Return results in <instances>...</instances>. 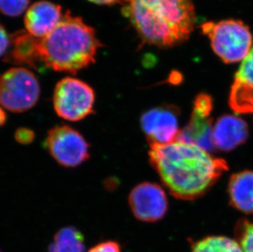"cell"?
Segmentation results:
<instances>
[{
  "label": "cell",
  "instance_id": "9c48e42d",
  "mask_svg": "<svg viewBox=\"0 0 253 252\" xmlns=\"http://www.w3.org/2000/svg\"><path fill=\"white\" fill-rule=\"evenodd\" d=\"M128 200L132 213L141 221H158L168 212V201L165 191L157 183H139L132 189Z\"/></svg>",
  "mask_w": 253,
  "mask_h": 252
},
{
  "label": "cell",
  "instance_id": "ffe728a7",
  "mask_svg": "<svg viewBox=\"0 0 253 252\" xmlns=\"http://www.w3.org/2000/svg\"><path fill=\"white\" fill-rule=\"evenodd\" d=\"M88 252H122V248L115 241H106L94 246Z\"/></svg>",
  "mask_w": 253,
  "mask_h": 252
},
{
  "label": "cell",
  "instance_id": "603a6c76",
  "mask_svg": "<svg viewBox=\"0 0 253 252\" xmlns=\"http://www.w3.org/2000/svg\"><path fill=\"white\" fill-rule=\"evenodd\" d=\"M6 121H7V115L2 107H0V127L5 124Z\"/></svg>",
  "mask_w": 253,
  "mask_h": 252
},
{
  "label": "cell",
  "instance_id": "4fadbf2b",
  "mask_svg": "<svg viewBox=\"0 0 253 252\" xmlns=\"http://www.w3.org/2000/svg\"><path fill=\"white\" fill-rule=\"evenodd\" d=\"M62 17L59 5L49 1H39L27 10L25 26L27 33L36 38H43L55 28Z\"/></svg>",
  "mask_w": 253,
  "mask_h": 252
},
{
  "label": "cell",
  "instance_id": "9a60e30c",
  "mask_svg": "<svg viewBox=\"0 0 253 252\" xmlns=\"http://www.w3.org/2000/svg\"><path fill=\"white\" fill-rule=\"evenodd\" d=\"M84 237L76 227H63L57 231L48 252H84Z\"/></svg>",
  "mask_w": 253,
  "mask_h": 252
},
{
  "label": "cell",
  "instance_id": "52a82bcc",
  "mask_svg": "<svg viewBox=\"0 0 253 252\" xmlns=\"http://www.w3.org/2000/svg\"><path fill=\"white\" fill-rule=\"evenodd\" d=\"M45 147L56 162L66 168L79 167L89 158V144L79 131L62 125L51 128Z\"/></svg>",
  "mask_w": 253,
  "mask_h": 252
},
{
  "label": "cell",
  "instance_id": "277c9868",
  "mask_svg": "<svg viewBox=\"0 0 253 252\" xmlns=\"http://www.w3.org/2000/svg\"><path fill=\"white\" fill-rule=\"evenodd\" d=\"M201 29L210 40L213 51L225 63L244 61L253 48V35L241 21L208 22L203 23Z\"/></svg>",
  "mask_w": 253,
  "mask_h": 252
},
{
  "label": "cell",
  "instance_id": "2e32d148",
  "mask_svg": "<svg viewBox=\"0 0 253 252\" xmlns=\"http://www.w3.org/2000/svg\"><path fill=\"white\" fill-rule=\"evenodd\" d=\"M192 252H243L236 240L224 236H209L195 242Z\"/></svg>",
  "mask_w": 253,
  "mask_h": 252
},
{
  "label": "cell",
  "instance_id": "44dd1931",
  "mask_svg": "<svg viewBox=\"0 0 253 252\" xmlns=\"http://www.w3.org/2000/svg\"><path fill=\"white\" fill-rule=\"evenodd\" d=\"M11 40L5 31L4 27L0 24V57L4 54L9 47Z\"/></svg>",
  "mask_w": 253,
  "mask_h": 252
},
{
  "label": "cell",
  "instance_id": "ba28073f",
  "mask_svg": "<svg viewBox=\"0 0 253 252\" xmlns=\"http://www.w3.org/2000/svg\"><path fill=\"white\" fill-rule=\"evenodd\" d=\"M179 115L178 107L168 105L153 107L141 116V128L150 147L167 145L178 139Z\"/></svg>",
  "mask_w": 253,
  "mask_h": 252
},
{
  "label": "cell",
  "instance_id": "5b68a950",
  "mask_svg": "<svg viewBox=\"0 0 253 252\" xmlns=\"http://www.w3.org/2000/svg\"><path fill=\"white\" fill-rule=\"evenodd\" d=\"M40 96L38 79L30 70L15 67L0 76V107L8 112H27L37 103Z\"/></svg>",
  "mask_w": 253,
  "mask_h": 252
},
{
  "label": "cell",
  "instance_id": "7402d4cb",
  "mask_svg": "<svg viewBox=\"0 0 253 252\" xmlns=\"http://www.w3.org/2000/svg\"><path fill=\"white\" fill-rule=\"evenodd\" d=\"M88 1L97 3V4L112 5L117 3V2H122L125 4L128 0H88Z\"/></svg>",
  "mask_w": 253,
  "mask_h": 252
},
{
  "label": "cell",
  "instance_id": "3957f363",
  "mask_svg": "<svg viewBox=\"0 0 253 252\" xmlns=\"http://www.w3.org/2000/svg\"><path fill=\"white\" fill-rule=\"evenodd\" d=\"M124 13L143 42L158 47L186 41L196 22L191 0H128Z\"/></svg>",
  "mask_w": 253,
  "mask_h": 252
},
{
  "label": "cell",
  "instance_id": "8fae6325",
  "mask_svg": "<svg viewBox=\"0 0 253 252\" xmlns=\"http://www.w3.org/2000/svg\"><path fill=\"white\" fill-rule=\"evenodd\" d=\"M229 105L237 114H253V48L234 76Z\"/></svg>",
  "mask_w": 253,
  "mask_h": 252
},
{
  "label": "cell",
  "instance_id": "cb8c5ba5",
  "mask_svg": "<svg viewBox=\"0 0 253 252\" xmlns=\"http://www.w3.org/2000/svg\"><path fill=\"white\" fill-rule=\"evenodd\" d=\"M0 252H1V251H0Z\"/></svg>",
  "mask_w": 253,
  "mask_h": 252
},
{
  "label": "cell",
  "instance_id": "8992f818",
  "mask_svg": "<svg viewBox=\"0 0 253 252\" xmlns=\"http://www.w3.org/2000/svg\"><path fill=\"white\" fill-rule=\"evenodd\" d=\"M95 93L79 79L66 77L56 84L53 107L58 117L68 122H80L93 112Z\"/></svg>",
  "mask_w": 253,
  "mask_h": 252
},
{
  "label": "cell",
  "instance_id": "6da1fadb",
  "mask_svg": "<svg viewBox=\"0 0 253 252\" xmlns=\"http://www.w3.org/2000/svg\"><path fill=\"white\" fill-rule=\"evenodd\" d=\"M12 45L8 62L76 74L95 62L102 44L91 26L67 12L43 38L21 31L12 36Z\"/></svg>",
  "mask_w": 253,
  "mask_h": 252
},
{
  "label": "cell",
  "instance_id": "7c38bea8",
  "mask_svg": "<svg viewBox=\"0 0 253 252\" xmlns=\"http://www.w3.org/2000/svg\"><path fill=\"white\" fill-rule=\"evenodd\" d=\"M213 143L215 148L230 152L242 145L249 138V126L235 115L225 114L213 126Z\"/></svg>",
  "mask_w": 253,
  "mask_h": 252
},
{
  "label": "cell",
  "instance_id": "30bf717a",
  "mask_svg": "<svg viewBox=\"0 0 253 252\" xmlns=\"http://www.w3.org/2000/svg\"><path fill=\"white\" fill-rule=\"evenodd\" d=\"M212 107L210 96L206 93L198 94L194 101L190 121L180 130L177 140L193 143L209 152L214 150L213 125L210 117Z\"/></svg>",
  "mask_w": 253,
  "mask_h": 252
},
{
  "label": "cell",
  "instance_id": "e0dca14e",
  "mask_svg": "<svg viewBox=\"0 0 253 252\" xmlns=\"http://www.w3.org/2000/svg\"><path fill=\"white\" fill-rule=\"evenodd\" d=\"M235 236L243 252H253V222L240 219L235 227Z\"/></svg>",
  "mask_w": 253,
  "mask_h": 252
},
{
  "label": "cell",
  "instance_id": "7a4b0ae2",
  "mask_svg": "<svg viewBox=\"0 0 253 252\" xmlns=\"http://www.w3.org/2000/svg\"><path fill=\"white\" fill-rule=\"evenodd\" d=\"M149 162L170 194L181 200H194L208 193L224 172L225 160L184 141L153 146Z\"/></svg>",
  "mask_w": 253,
  "mask_h": 252
},
{
  "label": "cell",
  "instance_id": "5bb4252c",
  "mask_svg": "<svg viewBox=\"0 0 253 252\" xmlns=\"http://www.w3.org/2000/svg\"><path fill=\"white\" fill-rule=\"evenodd\" d=\"M230 204L244 214L253 213V171L232 174L228 185Z\"/></svg>",
  "mask_w": 253,
  "mask_h": 252
},
{
  "label": "cell",
  "instance_id": "ac0fdd59",
  "mask_svg": "<svg viewBox=\"0 0 253 252\" xmlns=\"http://www.w3.org/2000/svg\"><path fill=\"white\" fill-rule=\"evenodd\" d=\"M30 0H0V12L8 17L22 15L28 7Z\"/></svg>",
  "mask_w": 253,
  "mask_h": 252
},
{
  "label": "cell",
  "instance_id": "d6986e66",
  "mask_svg": "<svg viewBox=\"0 0 253 252\" xmlns=\"http://www.w3.org/2000/svg\"><path fill=\"white\" fill-rule=\"evenodd\" d=\"M36 134L32 129L29 128H17L14 133V138L17 141V143L23 144V145H27L33 142L35 139Z\"/></svg>",
  "mask_w": 253,
  "mask_h": 252
}]
</instances>
